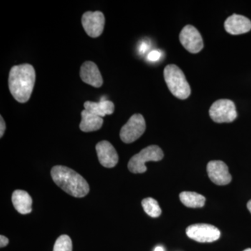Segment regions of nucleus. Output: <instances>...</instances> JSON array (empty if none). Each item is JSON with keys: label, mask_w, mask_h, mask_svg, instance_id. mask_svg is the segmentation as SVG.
Returning <instances> with one entry per match:
<instances>
[{"label": "nucleus", "mask_w": 251, "mask_h": 251, "mask_svg": "<svg viewBox=\"0 0 251 251\" xmlns=\"http://www.w3.org/2000/svg\"><path fill=\"white\" fill-rule=\"evenodd\" d=\"M51 176L59 187L74 197L83 198L90 192V186L87 181L68 167H53L51 171Z\"/></svg>", "instance_id": "2"}, {"label": "nucleus", "mask_w": 251, "mask_h": 251, "mask_svg": "<svg viewBox=\"0 0 251 251\" xmlns=\"http://www.w3.org/2000/svg\"><path fill=\"white\" fill-rule=\"evenodd\" d=\"M72 239L69 236L64 234L56 240L53 251H72Z\"/></svg>", "instance_id": "19"}, {"label": "nucleus", "mask_w": 251, "mask_h": 251, "mask_svg": "<svg viewBox=\"0 0 251 251\" xmlns=\"http://www.w3.org/2000/svg\"><path fill=\"white\" fill-rule=\"evenodd\" d=\"M9 241L8 238L5 237V236H0V247L3 248L6 247L9 244Z\"/></svg>", "instance_id": "22"}, {"label": "nucleus", "mask_w": 251, "mask_h": 251, "mask_svg": "<svg viewBox=\"0 0 251 251\" xmlns=\"http://www.w3.org/2000/svg\"><path fill=\"white\" fill-rule=\"evenodd\" d=\"M186 235L190 239L200 243L215 242L221 237V232L212 225L200 224L188 226Z\"/></svg>", "instance_id": "7"}, {"label": "nucleus", "mask_w": 251, "mask_h": 251, "mask_svg": "<svg viewBox=\"0 0 251 251\" xmlns=\"http://www.w3.org/2000/svg\"><path fill=\"white\" fill-rule=\"evenodd\" d=\"M99 162L103 167L114 168L119 161V156L116 150L111 143L106 140L99 142L96 146Z\"/></svg>", "instance_id": "11"}, {"label": "nucleus", "mask_w": 251, "mask_h": 251, "mask_svg": "<svg viewBox=\"0 0 251 251\" xmlns=\"http://www.w3.org/2000/svg\"><path fill=\"white\" fill-rule=\"evenodd\" d=\"M208 176L213 183L219 186H225L232 181L228 167L221 161H211L206 166Z\"/></svg>", "instance_id": "10"}, {"label": "nucleus", "mask_w": 251, "mask_h": 251, "mask_svg": "<svg viewBox=\"0 0 251 251\" xmlns=\"http://www.w3.org/2000/svg\"><path fill=\"white\" fill-rule=\"evenodd\" d=\"M225 29L232 35L245 34L251 29V21L241 15L234 14L227 18L225 22Z\"/></svg>", "instance_id": "13"}, {"label": "nucleus", "mask_w": 251, "mask_h": 251, "mask_svg": "<svg viewBox=\"0 0 251 251\" xmlns=\"http://www.w3.org/2000/svg\"><path fill=\"white\" fill-rule=\"evenodd\" d=\"M247 208L249 211H250L251 213V200L250 201H249V202L247 203Z\"/></svg>", "instance_id": "25"}, {"label": "nucleus", "mask_w": 251, "mask_h": 251, "mask_svg": "<svg viewBox=\"0 0 251 251\" xmlns=\"http://www.w3.org/2000/svg\"><path fill=\"white\" fill-rule=\"evenodd\" d=\"M209 115L213 121L216 123H230L237 118V112L232 100L220 99L211 105Z\"/></svg>", "instance_id": "5"}, {"label": "nucleus", "mask_w": 251, "mask_h": 251, "mask_svg": "<svg viewBox=\"0 0 251 251\" xmlns=\"http://www.w3.org/2000/svg\"><path fill=\"white\" fill-rule=\"evenodd\" d=\"M1 121H0V137L2 138L3 135L4 134L5 130H6V124L2 116L0 117Z\"/></svg>", "instance_id": "21"}, {"label": "nucleus", "mask_w": 251, "mask_h": 251, "mask_svg": "<svg viewBox=\"0 0 251 251\" xmlns=\"http://www.w3.org/2000/svg\"><path fill=\"white\" fill-rule=\"evenodd\" d=\"M163 156V151L157 145L147 147L130 158L128 163V170L135 174L145 173L148 169L145 166L147 162L161 161Z\"/></svg>", "instance_id": "4"}, {"label": "nucleus", "mask_w": 251, "mask_h": 251, "mask_svg": "<svg viewBox=\"0 0 251 251\" xmlns=\"http://www.w3.org/2000/svg\"><path fill=\"white\" fill-rule=\"evenodd\" d=\"M164 78L168 89L175 97L186 99L191 94V87L184 73L177 66L169 64L164 69Z\"/></svg>", "instance_id": "3"}, {"label": "nucleus", "mask_w": 251, "mask_h": 251, "mask_svg": "<svg viewBox=\"0 0 251 251\" xmlns=\"http://www.w3.org/2000/svg\"><path fill=\"white\" fill-rule=\"evenodd\" d=\"M80 75L84 82L92 87L98 88L103 85V77L95 63L90 61L83 63L80 68Z\"/></svg>", "instance_id": "12"}, {"label": "nucleus", "mask_w": 251, "mask_h": 251, "mask_svg": "<svg viewBox=\"0 0 251 251\" xmlns=\"http://www.w3.org/2000/svg\"><path fill=\"white\" fill-rule=\"evenodd\" d=\"M180 42L188 52L198 53L202 50L204 44L199 31L192 25L185 26L179 34Z\"/></svg>", "instance_id": "8"}, {"label": "nucleus", "mask_w": 251, "mask_h": 251, "mask_svg": "<svg viewBox=\"0 0 251 251\" xmlns=\"http://www.w3.org/2000/svg\"><path fill=\"white\" fill-rule=\"evenodd\" d=\"M12 202L15 209L23 215L29 214L32 210V199L29 193L23 190H16L13 193Z\"/></svg>", "instance_id": "14"}, {"label": "nucleus", "mask_w": 251, "mask_h": 251, "mask_svg": "<svg viewBox=\"0 0 251 251\" xmlns=\"http://www.w3.org/2000/svg\"><path fill=\"white\" fill-rule=\"evenodd\" d=\"M82 120L80 124V128L83 132H92L98 130L101 128L103 124L102 117L97 116L93 113L83 110L81 112Z\"/></svg>", "instance_id": "16"}, {"label": "nucleus", "mask_w": 251, "mask_h": 251, "mask_svg": "<svg viewBox=\"0 0 251 251\" xmlns=\"http://www.w3.org/2000/svg\"><path fill=\"white\" fill-rule=\"evenodd\" d=\"M148 44L145 42L143 43V44H141V45H140L139 47L140 53H145V52L148 50Z\"/></svg>", "instance_id": "23"}, {"label": "nucleus", "mask_w": 251, "mask_h": 251, "mask_svg": "<svg viewBox=\"0 0 251 251\" xmlns=\"http://www.w3.org/2000/svg\"><path fill=\"white\" fill-rule=\"evenodd\" d=\"M85 110L97 116L103 117L112 115L115 111V105L112 101L102 99L100 102L86 101L84 103Z\"/></svg>", "instance_id": "15"}, {"label": "nucleus", "mask_w": 251, "mask_h": 251, "mask_svg": "<svg viewBox=\"0 0 251 251\" xmlns=\"http://www.w3.org/2000/svg\"><path fill=\"white\" fill-rule=\"evenodd\" d=\"M82 24L85 32L90 37H99L103 31L105 16L99 11H87L82 16Z\"/></svg>", "instance_id": "9"}, {"label": "nucleus", "mask_w": 251, "mask_h": 251, "mask_svg": "<svg viewBox=\"0 0 251 251\" xmlns=\"http://www.w3.org/2000/svg\"><path fill=\"white\" fill-rule=\"evenodd\" d=\"M161 53L158 50H153L149 53L148 59L151 62H156L161 58Z\"/></svg>", "instance_id": "20"}, {"label": "nucleus", "mask_w": 251, "mask_h": 251, "mask_svg": "<svg viewBox=\"0 0 251 251\" xmlns=\"http://www.w3.org/2000/svg\"><path fill=\"white\" fill-rule=\"evenodd\" d=\"M145 129L146 123L143 115L140 114H135L122 127L120 130V138L124 143H133L143 135Z\"/></svg>", "instance_id": "6"}, {"label": "nucleus", "mask_w": 251, "mask_h": 251, "mask_svg": "<svg viewBox=\"0 0 251 251\" xmlns=\"http://www.w3.org/2000/svg\"><path fill=\"white\" fill-rule=\"evenodd\" d=\"M144 211L148 216L152 218L158 217L161 214V209L156 200L148 198L142 201Z\"/></svg>", "instance_id": "18"}, {"label": "nucleus", "mask_w": 251, "mask_h": 251, "mask_svg": "<svg viewBox=\"0 0 251 251\" xmlns=\"http://www.w3.org/2000/svg\"><path fill=\"white\" fill-rule=\"evenodd\" d=\"M244 251H251V249H246V250H244Z\"/></svg>", "instance_id": "26"}, {"label": "nucleus", "mask_w": 251, "mask_h": 251, "mask_svg": "<svg viewBox=\"0 0 251 251\" xmlns=\"http://www.w3.org/2000/svg\"><path fill=\"white\" fill-rule=\"evenodd\" d=\"M181 202L190 208H201L205 204L206 198L196 192L184 191L179 194Z\"/></svg>", "instance_id": "17"}, {"label": "nucleus", "mask_w": 251, "mask_h": 251, "mask_svg": "<svg viewBox=\"0 0 251 251\" xmlns=\"http://www.w3.org/2000/svg\"><path fill=\"white\" fill-rule=\"evenodd\" d=\"M165 251L164 249L162 247H157L155 248L154 251Z\"/></svg>", "instance_id": "24"}, {"label": "nucleus", "mask_w": 251, "mask_h": 251, "mask_svg": "<svg viewBox=\"0 0 251 251\" xmlns=\"http://www.w3.org/2000/svg\"><path fill=\"white\" fill-rule=\"evenodd\" d=\"M35 80V70L31 64L14 66L9 72L10 92L18 102L26 103L30 98Z\"/></svg>", "instance_id": "1"}]
</instances>
